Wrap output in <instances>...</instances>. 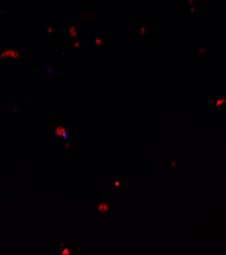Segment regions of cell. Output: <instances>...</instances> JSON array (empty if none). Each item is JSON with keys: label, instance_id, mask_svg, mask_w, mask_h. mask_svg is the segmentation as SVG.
Returning a JSON list of instances; mask_svg holds the SVG:
<instances>
[{"label": "cell", "instance_id": "obj_1", "mask_svg": "<svg viewBox=\"0 0 226 255\" xmlns=\"http://www.w3.org/2000/svg\"><path fill=\"white\" fill-rule=\"evenodd\" d=\"M171 166L173 169H177V164H175V162H171Z\"/></svg>", "mask_w": 226, "mask_h": 255}]
</instances>
